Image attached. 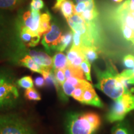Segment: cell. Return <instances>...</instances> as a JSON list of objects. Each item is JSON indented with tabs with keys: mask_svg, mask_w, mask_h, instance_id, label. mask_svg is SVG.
<instances>
[{
	"mask_svg": "<svg viewBox=\"0 0 134 134\" xmlns=\"http://www.w3.org/2000/svg\"><path fill=\"white\" fill-rule=\"evenodd\" d=\"M3 16H2V15H1V13H0V29H1V26H3Z\"/></svg>",
	"mask_w": 134,
	"mask_h": 134,
	"instance_id": "e575fe53",
	"label": "cell"
},
{
	"mask_svg": "<svg viewBox=\"0 0 134 134\" xmlns=\"http://www.w3.org/2000/svg\"><path fill=\"white\" fill-rule=\"evenodd\" d=\"M35 85L38 88H42L46 85V81L43 77L38 76L35 79Z\"/></svg>",
	"mask_w": 134,
	"mask_h": 134,
	"instance_id": "1f68e13d",
	"label": "cell"
},
{
	"mask_svg": "<svg viewBox=\"0 0 134 134\" xmlns=\"http://www.w3.org/2000/svg\"><path fill=\"white\" fill-rule=\"evenodd\" d=\"M19 37L23 44L28 47H34L37 46L41 38L39 34L32 32L23 26H21L20 29Z\"/></svg>",
	"mask_w": 134,
	"mask_h": 134,
	"instance_id": "30bf717a",
	"label": "cell"
},
{
	"mask_svg": "<svg viewBox=\"0 0 134 134\" xmlns=\"http://www.w3.org/2000/svg\"><path fill=\"white\" fill-rule=\"evenodd\" d=\"M113 1L115 3H120V2H121V1H123V0H113Z\"/></svg>",
	"mask_w": 134,
	"mask_h": 134,
	"instance_id": "8d00e7d4",
	"label": "cell"
},
{
	"mask_svg": "<svg viewBox=\"0 0 134 134\" xmlns=\"http://www.w3.org/2000/svg\"><path fill=\"white\" fill-rule=\"evenodd\" d=\"M132 110H134V95L130 91L114 100L107 115V119L110 122L121 120Z\"/></svg>",
	"mask_w": 134,
	"mask_h": 134,
	"instance_id": "3957f363",
	"label": "cell"
},
{
	"mask_svg": "<svg viewBox=\"0 0 134 134\" xmlns=\"http://www.w3.org/2000/svg\"><path fill=\"white\" fill-rule=\"evenodd\" d=\"M130 0H125L117 8L115 13V19L119 23H124L134 32V16L130 12Z\"/></svg>",
	"mask_w": 134,
	"mask_h": 134,
	"instance_id": "52a82bcc",
	"label": "cell"
},
{
	"mask_svg": "<svg viewBox=\"0 0 134 134\" xmlns=\"http://www.w3.org/2000/svg\"><path fill=\"white\" fill-rule=\"evenodd\" d=\"M98 129L90 121L86 113H73L67 117L68 134H93Z\"/></svg>",
	"mask_w": 134,
	"mask_h": 134,
	"instance_id": "277c9868",
	"label": "cell"
},
{
	"mask_svg": "<svg viewBox=\"0 0 134 134\" xmlns=\"http://www.w3.org/2000/svg\"><path fill=\"white\" fill-rule=\"evenodd\" d=\"M129 10L131 14L134 16V0H130Z\"/></svg>",
	"mask_w": 134,
	"mask_h": 134,
	"instance_id": "d6a6232c",
	"label": "cell"
},
{
	"mask_svg": "<svg viewBox=\"0 0 134 134\" xmlns=\"http://www.w3.org/2000/svg\"><path fill=\"white\" fill-rule=\"evenodd\" d=\"M20 62H21V64L23 66L26 67L32 71L41 73V74L42 73V68L38 64H37L36 62L34 60L32 57L30 56L29 55H26L24 58H22L20 60Z\"/></svg>",
	"mask_w": 134,
	"mask_h": 134,
	"instance_id": "9a60e30c",
	"label": "cell"
},
{
	"mask_svg": "<svg viewBox=\"0 0 134 134\" xmlns=\"http://www.w3.org/2000/svg\"><path fill=\"white\" fill-rule=\"evenodd\" d=\"M0 134H35L31 125L18 115H0Z\"/></svg>",
	"mask_w": 134,
	"mask_h": 134,
	"instance_id": "7a4b0ae2",
	"label": "cell"
},
{
	"mask_svg": "<svg viewBox=\"0 0 134 134\" xmlns=\"http://www.w3.org/2000/svg\"><path fill=\"white\" fill-rule=\"evenodd\" d=\"M24 0H0V9H13L21 4Z\"/></svg>",
	"mask_w": 134,
	"mask_h": 134,
	"instance_id": "ac0fdd59",
	"label": "cell"
},
{
	"mask_svg": "<svg viewBox=\"0 0 134 134\" xmlns=\"http://www.w3.org/2000/svg\"><path fill=\"white\" fill-rule=\"evenodd\" d=\"M127 83L131 84V85H134V78L133 79H131V80H129V81H127Z\"/></svg>",
	"mask_w": 134,
	"mask_h": 134,
	"instance_id": "d590c367",
	"label": "cell"
},
{
	"mask_svg": "<svg viewBox=\"0 0 134 134\" xmlns=\"http://www.w3.org/2000/svg\"><path fill=\"white\" fill-rule=\"evenodd\" d=\"M90 87H91V86H90ZM87 88H89V87H83V86L77 87V88H76V89L75 90L74 92H73L71 97H73V98H74L75 100L80 102L81 101V99L82 96H83L84 91H85V89Z\"/></svg>",
	"mask_w": 134,
	"mask_h": 134,
	"instance_id": "484cf974",
	"label": "cell"
},
{
	"mask_svg": "<svg viewBox=\"0 0 134 134\" xmlns=\"http://www.w3.org/2000/svg\"><path fill=\"white\" fill-rule=\"evenodd\" d=\"M113 134H128V132L122 125L118 124L113 128Z\"/></svg>",
	"mask_w": 134,
	"mask_h": 134,
	"instance_id": "4dcf8cb0",
	"label": "cell"
},
{
	"mask_svg": "<svg viewBox=\"0 0 134 134\" xmlns=\"http://www.w3.org/2000/svg\"><path fill=\"white\" fill-rule=\"evenodd\" d=\"M4 83H13V76L8 70L0 69V85Z\"/></svg>",
	"mask_w": 134,
	"mask_h": 134,
	"instance_id": "603a6c76",
	"label": "cell"
},
{
	"mask_svg": "<svg viewBox=\"0 0 134 134\" xmlns=\"http://www.w3.org/2000/svg\"><path fill=\"white\" fill-rule=\"evenodd\" d=\"M96 73L98 83L95 87L114 100L130 92L127 88V80L117 73L113 65H108L104 71L96 69Z\"/></svg>",
	"mask_w": 134,
	"mask_h": 134,
	"instance_id": "6da1fadb",
	"label": "cell"
},
{
	"mask_svg": "<svg viewBox=\"0 0 134 134\" xmlns=\"http://www.w3.org/2000/svg\"><path fill=\"white\" fill-rule=\"evenodd\" d=\"M80 103L85 104L98 107V108H103V103L100 100V98H99L96 91H94L93 86L85 89Z\"/></svg>",
	"mask_w": 134,
	"mask_h": 134,
	"instance_id": "8fae6325",
	"label": "cell"
},
{
	"mask_svg": "<svg viewBox=\"0 0 134 134\" xmlns=\"http://www.w3.org/2000/svg\"><path fill=\"white\" fill-rule=\"evenodd\" d=\"M24 96L27 99L30 100L38 101L41 100V96L40 93L34 88L26 90L24 92Z\"/></svg>",
	"mask_w": 134,
	"mask_h": 134,
	"instance_id": "44dd1931",
	"label": "cell"
},
{
	"mask_svg": "<svg viewBox=\"0 0 134 134\" xmlns=\"http://www.w3.org/2000/svg\"><path fill=\"white\" fill-rule=\"evenodd\" d=\"M19 97L16 85L13 83H4L0 85V109L13 104Z\"/></svg>",
	"mask_w": 134,
	"mask_h": 134,
	"instance_id": "5b68a950",
	"label": "cell"
},
{
	"mask_svg": "<svg viewBox=\"0 0 134 134\" xmlns=\"http://www.w3.org/2000/svg\"><path fill=\"white\" fill-rule=\"evenodd\" d=\"M125 66L128 68H133L134 66V56L132 55H127L124 57L123 60Z\"/></svg>",
	"mask_w": 134,
	"mask_h": 134,
	"instance_id": "83f0119b",
	"label": "cell"
},
{
	"mask_svg": "<svg viewBox=\"0 0 134 134\" xmlns=\"http://www.w3.org/2000/svg\"><path fill=\"white\" fill-rule=\"evenodd\" d=\"M55 80L57 83L59 84L61 86H62L63 83L66 81V78L64 73V70H53Z\"/></svg>",
	"mask_w": 134,
	"mask_h": 134,
	"instance_id": "cb8c5ba5",
	"label": "cell"
},
{
	"mask_svg": "<svg viewBox=\"0 0 134 134\" xmlns=\"http://www.w3.org/2000/svg\"><path fill=\"white\" fill-rule=\"evenodd\" d=\"M86 59L93 63L98 58V49L96 47H85L81 48Z\"/></svg>",
	"mask_w": 134,
	"mask_h": 134,
	"instance_id": "e0dca14e",
	"label": "cell"
},
{
	"mask_svg": "<svg viewBox=\"0 0 134 134\" xmlns=\"http://www.w3.org/2000/svg\"><path fill=\"white\" fill-rule=\"evenodd\" d=\"M62 36V31L58 24L52 23L50 29L43 34L41 43L47 51L57 50Z\"/></svg>",
	"mask_w": 134,
	"mask_h": 134,
	"instance_id": "8992f818",
	"label": "cell"
},
{
	"mask_svg": "<svg viewBox=\"0 0 134 134\" xmlns=\"http://www.w3.org/2000/svg\"><path fill=\"white\" fill-rule=\"evenodd\" d=\"M120 27L124 37L134 45V32L124 23H120Z\"/></svg>",
	"mask_w": 134,
	"mask_h": 134,
	"instance_id": "d6986e66",
	"label": "cell"
},
{
	"mask_svg": "<svg viewBox=\"0 0 134 134\" xmlns=\"http://www.w3.org/2000/svg\"><path fill=\"white\" fill-rule=\"evenodd\" d=\"M40 11L30 10L27 11L23 15V26L26 27L28 29L34 33L38 34V26H39Z\"/></svg>",
	"mask_w": 134,
	"mask_h": 134,
	"instance_id": "ba28073f",
	"label": "cell"
},
{
	"mask_svg": "<svg viewBox=\"0 0 134 134\" xmlns=\"http://www.w3.org/2000/svg\"><path fill=\"white\" fill-rule=\"evenodd\" d=\"M132 72H133V75H134V66H133V68H132Z\"/></svg>",
	"mask_w": 134,
	"mask_h": 134,
	"instance_id": "f35d334b",
	"label": "cell"
},
{
	"mask_svg": "<svg viewBox=\"0 0 134 134\" xmlns=\"http://www.w3.org/2000/svg\"><path fill=\"white\" fill-rule=\"evenodd\" d=\"M130 92H131L132 93H133L134 94V88H132L131 90H130Z\"/></svg>",
	"mask_w": 134,
	"mask_h": 134,
	"instance_id": "74e56055",
	"label": "cell"
},
{
	"mask_svg": "<svg viewBox=\"0 0 134 134\" xmlns=\"http://www.w3.org/2000/svg\"><path fill=\"white\" fill-rule=\"evenodd\" d=\"M81 68L84 75H85L87 81H91V63L88 60L85 59L81 64Z\"/></svg>",
	"mask_w": 134,
	"mask_h": 134,
	"instance_id": "7402d4cb",
	"label": "cell"
},
{
	"mask_svg": "<svg viewBox=\"0 0 134 134\" xmlns=\"http://www.w3.org/2000/svg\"><path fill=\"white\" fill-rule=\"evenodd\" d=\"M75 2L76 3H79L80 2H88V1H92V0H74Z\"/></svg>",
	"mask_w": 134,
	"mask_h": 134,
	"instance_id": "836d02e7",
	"label": "cell"
},
{
	"mask_svg": "<svg viewBox=\"0 0 134 134\" xmlns=\"http://www.w3.org/2000/svg\"><path fill=\"white\" fill-rule=\"evenodd\" d=\"M17 85L22 88L30 89L34 88V83L31 76H25L22 77L17 81Z\"/></svg>",
	"mask_w": 134,
	"mask_h": 134,
	"instance_id": "ffe728a7",
	"label": "cell"
},
{
	"mask_svg": "<svg viewBox=\"0 0 134 134\" xmlns=\"http://www.w3.org/2000/svg\"><path fill=\"white\" fill-rule=\"evenodd\" d=\"M87 3L88 2H80L77 3L75 6V14L80 15L86 9Z\"/></svg>",
	"mask_w": 134,
	"mask_h": 134,
	"instance_id": "f546056e",
	"label": "cell"
},
{
	"mask_svg": "<svg viewBox=\"0 0 134 134\" xmlns=\"http://www.w3.org/2000/svg\"><path fill=\"white\" fill-rule=\"evenodd\" d=\"M73 46L81 48L83 46V40H82V37L80 34L76 32H73Z\"/></svg>",
	"mask_w": 134,
	"mask_h": 134,
	"instance_id": "f1b7e54d",
	"label": "cell"
},
{
	"mask_svg": "<svg viewBox=\"0 0 134 134\" xmlns=\"http://www.w3.org/2000/svg\"><path fill=\"white\" fill-rule=\"evenodd\" d=\"M62 87L63 92L66 96H71L75 90L76 89V87L72 85L70 83H68L66 80L63 83V85Z\"/></svg>",
	"mask_w": 134,
	"mask_h": 134,
	"instance_id": "d4e9b609",
	"label": "cell"
},
{
	"mask_svg": "<svg viewBox=\"0 0 134 134\" xmlns=\"http://www.w3.org/2000/svg\"><path fill=\"white\" fill-rule=\"evenodd\" d=\"M30 7L31 10L41 11L44 8V2L42 0H31Z\"/></svg>",
	"mask_w": 134,
	"mask_h": 134,
	"instance_id": "4316f807",
	"label": "cell"
},
{
	"mask_svg": "<svg viewBox=\"0 0 134 134\" xmlns=\"http://www.w3.org/2000/svg\"><path fill=\"white\" fill-rule=\"evenodd\" d=\"M75 6L71 0H56L53 9L60 11L65 19H68L75 14Z\"/></svg>",
	"mask_w": 134,
	"mask_h": 134,
	"instance_id": "7c38bea8",
	"label": "cell"
},
{
	"mask_svg": "<svg viewBox=\"0 0 134 134\" xmlns=\"http://www.w3.org/2000/svg\"><path fill=\"white\" fill-rule=\"evenodd\" d=\"M53 70H65L68 65L66 55L63 52L56 53L52 58Z\"/></svg>",
	"mask_w": 134,
	"mask_h": 134,
	"instance_id": "5bb4252c",
	"label": "cell"
},
{
	"mask_svg": "<svg viewBox=\"0 0 134 134\" xmlns=\"http://www.w3.org/2000/svg\"><path fill=\"white\" fill-rule=\"evenodd\" d=\"M73 39V33L72 31L67 32L65 34L62 35L61 38H60V42L59 45H58L57 51L63 52L68 48V47L71 44L72 41Z\"/></svg>",
	"mask_w": 134,
	"mask_h": 134,
	"instance_id": "2e32d148",
	"label": "cell"
},
{
	"mask_svg": "<svg viewBox=\"0 0 134 134\" xmlns=\"http://www.w3.org/2000/svg\"><path fill=\"white\" fill-rule=\"evenodd\" d=\"M29 54L43 70L51 71L53 70L52 58L46 53L42 51L30 50Z\"/></svg>",
	"mask_w": 134,
	"mask_h": 134,
	"instance_id": "9c48e42d",
	"label": "cell"
},
{
	"mask_svg": "<svg viewBox=\"0 0 134 134\" xmlns=\"http://www.w3.org/2000/svg\"><path fill=\"white\" fill-rule=\"evenodd\" d=\"M51 15L48 11H46L41 15L38 26V34L42 36V35L47 32L51 27Z\"/></svg>",
	"mask_w": 134,
	"mask_h": 134,
	"instance_id": "4fadbf2b",
	"label": "cell"
}]
</instances>
